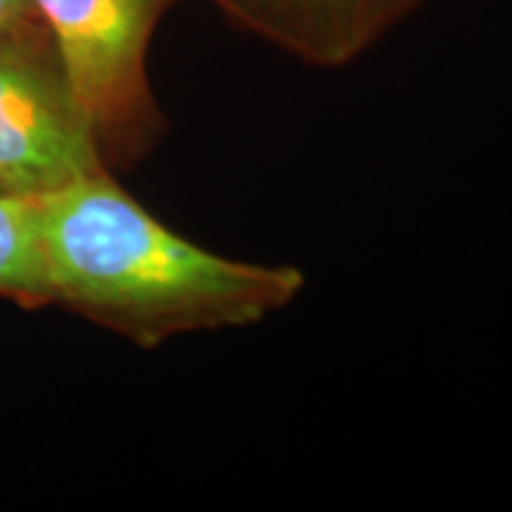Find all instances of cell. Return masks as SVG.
<instances>
[{
    "label": "cell",
    "instance_id": "6da1fadb",
    "mask_svg": "<svg viewBox=\"0 0 512 512\" xmlns=\"http://www.w3.org/2000/svg\"><path fill=\"white\" fill-rule=\"evenodd\" d=\"M50 306L152 349L178 335L256 325L290 306L306 275L228 259L164 226L93 171L38 197Z\"/></svg>",
    "mask_w": 512,
    "mask_h": 512
},
{
    "label": "cell",
    "instance_id": "7a4b0ae2",
    "mask_svg": "<svg viewBox=\"0 0 512 512\" xmlns=\"http://www.w3.org/2000/svg\"><path fill=\"white\" fill-rule=\"evenodd\" d=\"M53 36L107 169H133L166 133L147 74L152 36L181 0H31Z\"/></svg>",
    "mask_w": 512,
    "mask_h": 512
},
{
    "label": "cell",
    "instance_id": "5b68a950",
    "mask_svg": "<svg viewBox=\"0 0 512 512\" xmlns=\"http://www.w3.org/2000/svg\"><path fill=\"white\" fill-rule=\"evenodd\" d=\"M0 299L50 306L38 197L0 195Z\"/></svg>",
    "mask_w": 512,
    "mask_h": 512
},
{
    "label": "cell",
    "instance_id": "277c9868",
    "mask_svg": "<svg viewBox=\"0 0 512 512\" xmlns=\"http://www.w3.org/2000/svg\"><path fill=\"white\" fill-rule=\"evenodd\" d=\"M230 24L313 67H344L425 0H211Z\"/></svg>",
    "mask_w": 512,
    "mask_h": 512
},
{
    "label": "cell",
    "instance_id": "3957f363",
    "mask_svg": "<svg viewBox=\"0 0 512 512\" xmlns=\"http://www.w3.org/2000/svg\"><path fill=\"white\" fill-rule=\"evenodd\" d=\"M100 169L93 128L46 24L0 36V195L41 197Z\"/></svg>",
    "mask_w": 512,
    "mask_h": 512
},
{
    "label": "cell",
    "instance_id": "8992f818",
    "mask_svg": "<svg viewBox=\"0 0 512 512\" xmlns=\"http://www.w3.org/2000/svg\"><path fill=\"white\" fill-rule=\"evenodd\" d=\"M43 24L31 0H0V36L19 34Z\"/></svg>",
    "mask_w": 512,
    "mask_h": 512
}]
</instances>
